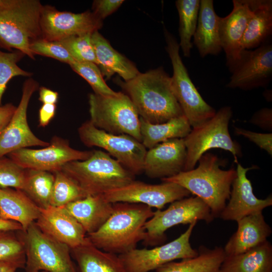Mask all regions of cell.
Returning <instances> with one entry per match:
<instances>
[{
	"instance_id": "6da1fadb",
	"label": "cell",
	"mask_w": 272,
	"mask_h": 272,
	"mask_svg": "<svg viewBox=\"0 0 272 272\" xmlns=\"http://www.w3.org/2000/svg\"><path fill=\"white\" fill-rule=\"evenodd\" d=\"M114 82L130 99L140 118L152 124L164 123L183 115L173 93L171 77L163 67L140 73L127 81Z\"/></svg>"
},
{
	"instance_id": "7a4b0ae2",
	"label": "cell",
	"mask_w": 272,
	"mask_h": 272,
	"mask_svg": "<svg viewBox=\"0 0 272 272\" xmlns=\"http://www.w3.org/2000/svg\"><path fill=\"white\" fill-rule=\"evenodd\" d=\"M113 210L97 231L87 235L97 248L116 255L136 248L146 236L145 225L154 215L152 208L141 203H113Z\"/></svg>"
},
{
	"instance_id": "3957f363",
	"label": "cell",
	"mask_w": 272,
	"mask_h": 272,
	"mask_svg": "<svg viewBox=\"0 0 272 272\" xmlns=\"http://www.w3.org/2000/svg\"><path fill=\"white\" fill-rule=\"evenodd\" d=\"M198 165L182 171L163 182L177 183L201 198L209 207L213 217H219L230 198L232 184L236 177L234 168L225 170L220 166L225 162L215 155L206 153L199 159Z\"/></svg>"
},
{
	"instance_id": "277c9868",
	"label": "cell",
	"mask_w": 272,
	"mask_h": 272,
	"mask_svg": "<svg viewBox=\"0 0 272 272\" xmlns=\"http://www.w3.org/2000/svg\"><path fill=\"white\" fill-rule=\"evenodd\" d=\"M61 170L78 184L87 196L103 194L135 180V175L101 150H93L85 160L65 164Z\"/></svg>"
},
{
	"instance_id": "5b68a950",
	"label": "cell",
	"mask_w": 272,
	"mask_h": 272,
	"mask_svg": "<svg viewBox=\"0 0 272 272\" xmlns=\"http://www.w3.org/2000/svg\"><path fill=\"white\" fill-rule=\"evenodd\" d=\"M43 6L38 0H7L0 8V47L21 51L34 59L30 46L42 38Z\"/></svg>"
},
{
	"instance_id": "8992f818",
	"label": "cell",
	"mask_w": 272,
	"mask_h": 272,
	"mask_svg": "<svg viewBox=\"0 0 272 272\" xmlns=\"http://www.w3.org/2000/svg\"><path fill=\"white\" fill-rule=\"evenodd\" d=\"M90 121L97 128L114 134L130 135L142 142L140 120L129 97L122 92L89 95Z\"/></svg>"
},
{
	"instance_id": "52a82bcc",
	"label": "cell",
	"mask_w": 272,
	"mask_h": 272,
	"mask_svg": "<svg viewBox=\"0 0 272 272\" xmlns=\"http://www.w3.org/2000/svg\"><path fill=\"white\" fill-rule=\"evenodd\" d=\"M232 116L231 107L224 106L200 126L194 128L183 139L186 157L183 171L194 168L200 157L211 149L219 148L230 152L234 162L242 156L240 146L231 138L229 123Z\"/></svg>"
},
{
	"instance_id": "ba28073f",
	"label": "cell",
	"mask_w": 272,
	"mask_h": 272,
	"mask_svg": "<svg viewBox=\"0 0 272 272\" xmlns=\"http://www.w3.org/2000/svg\"><path fill=\"white\" fill-rule=\"evenodd\" d=\"M164 32L166 50L173 67V93L191 127H197L213 117L216 111L203 100L192 83L180 57L179 43L166 28Z\"/></svg>"
},
{
	"instance_id": "9c48e42d",
	"label": "cell",
	"mask_w": 272,
	"mask_h": 272,
	"mask_svg": "<svg viewBox=\"0 0 272 272\" xmlns=\"http://www.w3.org/2000/svg\"><path fill=\"white\" fill-rule=\"evenodd\" d=\"M20 232L25 245L26 272H77L70 248L45 234L35 222Z\"/></svg>"
},
{
	"instance_id": "30bf717a",
	"label": "cell",
	"mask_w": 272,
	"mask_h": 272,
	"mask_svg": "<svg viewBox=\"0 0 272 272\" xmlns=\"http://www.w3.org/2000/svg\"><path fill=\"white\" fill-rule=\"evenodd\" d=\"M82 143L88 147L103 149L134 175L143 172L147 149L142 142L125 134H114L95 127L87 120L78 129Z\"/></svg>"
},
{
	"instance_id": "8fae6325",
	"label": "cell",
	"mask_w": 272,
	"mask_h": 272,
	"mask_svg": "<svg viewBox=\"0 0 272 272\" xmlns=\"http://www.w3.org/2000/svg\"><path fill=\"white\" fill-rule=\"evenodd\" d=\"M214 218L208 205L198 196L183 198L171 203L165 210H157L145 225L146 245L162 243L166 237L165 232L179 224H190L198 220L211 222Z\"/></svg>"
},
{
	"instance_id": "7c38bea8",
	"label": "cell",
	"mask_w": 272,
	"mask_h": 272,
	"mask_svg": "<svg viewBox=\"0 0 272 272\" xmlns=\"http://www.w3.org/2000/svg\"><path fill=\"white\" fill-rule=\"evenodd\" d=\"M197 222L175 240L152 249L135 248L118 255L126 272H149L178 259L197 256L198 251L192 248L190 237Z\"/></svg>"
},
{
	"instance_id": "4fadbf2b",
	"label": "cell",
	"mask_w": 272,
	"mask_h": 272,
	"mask_svg": "<svg viewBox=\"0 0 272 272\" xmlns=\"http://www.w3.org/2000/svg\"><path fill=\"white\" fill-rule=\"evenodd\" d=\"M48 146L38 149H21L8 156L24 169L53 173L61 170L65 164L89 158L93 151H80L73 148L69 140L54 135Z\"/></svg>"
},
{
	"instance_id": "5bb4252c",
	"label": "cell",
	"mask_w": 272,
	"mask_h": 272,
	"mask_svg": "<svg viewBox=\"0 0 272 272\" xmlns=\"http://www.w3.org/2000/svg\"><path fill=\"white\" fill-rule=\"evenodd\" d=\"M229 70L232 75L227 88L244 90L266 88L272 79L271 40L254 50L242 49L239 59Z\"/></svg>"
},
{
	"instance_id": "9a60e30c",
	"label": "cell",
	"mask_w": 272,
	"mask_h": 272,
	"mask_svg": "<svg viewBox=\"0 0 272 272\" xmlns=\"http://www.w3.org/2000/svg\"><path fill=\"white\" fill-rule=\"evenodd\" d=\"M103 26V20L92 12L81 13L59 11L51 6H43L40 19L42 38L59 41L70 37L93 33Z\"/></svg>"
},
{
	"instance_id": "2e32d148",
	"label": "cell",
	"mask_w": 272,
	"mask_h": 272,
	"mask_svg": "<svg viewBox=\"0 0 272 272\" xmlns=\"http://www.w3.org/2000/svg\"><path fill=\"white\" fill-rule=\"evenodd\" d=\"M190 194L186 188L174 182L152 184L134 180L103 195L111 203H141L162 210L166 204L189 197Z\"/></svg>"
},
{
	"instance_id": "e0dca14e",
	"label": "cell",
	"mask_w": 272,
	"mask_h": 272,
	"mask_svg": "<svg viewBox=\"0 0 272 272\" xmlns=\"http://www.w3.org/2000/svg\"><path fill=\"white\" fill-rule=\"evenodd\" d=\"M38 88L39 83L32 78L24 82L19 104L10 122L0 133V157L21 149L49 145V142L41 140L34 134L27 120L29 102Z\"/></svg>"
},
{
	"instance_id": "ac0fdd59",
	"label": "cell",
	"mask_w": 272,
	"mask_h": 272,
	"mask_svg": "<svg viewBox=\"0 0 272 272\" xmlns=\"http://www.w3.org/2000/svg\"><path fill=\"white\" fill-rule=\"evenodd\" d=\"M257 166L244 168L237 164L236 177L231 186L229 202L221 213L219 217L226 221H235L251 215L262 213L264 209L272 205V196L266 198H257L254 194L250 180L247 172Z\"/></svg>"
},
{
	"instance_id": "d6986e66",
	"label": "cell",
	"mask_w": 272,
	"mask_h": 272,
	"mask_svg": "<svg viewBox=\"0 0 272 272\" xmlns=\"http://www.w3.org/2000/svg\"><path fill=\"white\" fill-rule=\"evenodd\" d=\"M232 3V11L227 16L220 18L219 26L221 45L229 69L239 58L242 39L253 15L251 0H233Z\"/></svg>"
},
{
	"instance_id": "ffe728a7",
	"label": "cell",
	"mask_w": 272,
	"mask_h": 272,
	"mask_svg": "<svg viewBox=\"0 0 272 272\" xmlns=\"http://www.w3.org/2000/svg\"><path fill=\"white\" fill-rule=\"evenodd\" d=\"M186 150L183 139H173L147 151L143 172L151 178H165L183 171Z\"/></svg>"
},
{
	"instance_id": "44dd1931",
	"label": "cell",
	"mask_w": 272,
	"mask_h": 272,
	"mask_svg": "<svg viewBox=\"0 0 272 272\" xmlns=\"http://www.w3.org/2000/svg\"><path fill=\"white\" fill-rule=\"evenodd\" d=\"M35 223L45 234L70 249L80 245L86 239L82 226L63 207L50 206L41 209Z\"/></svg>"
},
{
	"instance_id": "7402d4cb",
	"label": "cell",
	"mask_w": 272,
	"mask_h": 272,
	"mask_svg": "<svg viewBox=\"0 0 272 272\" xmlns=\"http://www.w3.org/2000/svg\"><path fill=\"white\" fill-rule=\"evenodd\" d=\"M237 222V231L223 248L226 256L244 253L260 245L272 232L262 213L244 217Z\"/></svg>"
},
{
	"instance_id": "603a6c76",
	"label": "cell",
	"mask_w": 272,
	"mask_h": 272,
	"mask_svg": "<svg viewBox=\"0 0 272 272\" xmlns=\"http://www.w3.org/2000/svg\"><path fill=\"white\" fill-rule=\"evenodd\" d=\"M91 41L95 51L97 65L105 80H109L115 74L127 81L137 76L139 71L135 65L110 45L99 32L91 35Z\"/></svg>"
},
{
	"instance_id": "cb8c5ba5",
	"label": "cell",
	"mask_w": 272,
	"mask_h": 272,
	"mask_svg": "<svg viewBox=\"0 0 272 272\" xmlns=\"http://www.w3.org/2000/svg\"><path fill=\"white\" fill-rule=\"evenodd\" d=\"M40 211L23 190L0 187V219L17 222L25 231L38 218Z\"/></svg>"
},
{
	"instance_id": "d4e9b609",
	"label": "cell",
	"mask_w": 272,
	"mask_h": 272,
	"mask_svg": "<svg viewBox=\"0 0 272 272\" xmlns=\"http://www.w3.org/2000/svg\"><path fill=\"white\" fill-rule=\"evenodd\" d=\"M62 207L81 224L87 235L101 228L113 210V203L103 194L88 195Z\"/></svg>"
},
{
	"instance_id": "484cf974",
	"label": "cell",
	"mask_w": 272,
	"mask_h": 272,
	"mask_svg": "<svg viewBox=\"0 0 272 272\" xmlns=\"http://www.w3.org/2000/svg\"><path fill=\"white\" fill-rule=\"evenodd\" d=\"M213 0H201L197 24L193 35V44L199 55H217L222 50L219 32V20Z\"/></svg>"
},
{
	"instance_id": "4316f807",
	"label": "cell",
	"mask_w": 272,
	"mask_h": 272,
	"mask_svg": "<svg viewBox=\"0 0 272 272\" xmlns=\"http://www.w3.org/2000/svg\"><path fill=\"white\" fill-rule=\"evenodd\" d=\"M77 272H126L118 255L104 251L87 239L71 249Z\"/></svg>"
},
{
	"instance_id": "83f0119b",
	"label": "cell",
	"mask_w": 272,
	"mask_h": 272,
	"mask_svg": "<svg viewBox=\"0 0 272 272\" xmlns=\"http://www.w3.org/2000/svg\"><path fill=\"white\" fill-rule=\"evenodd\" d=\"M218 272H272V246L267 240L236 255L225 256Z\"/></svg>"
},
{
	"instance_id": "f1b7e54d",
	"label": "cell",
	"mask_w": 272,
	"mask_h": 272,
	"mask_svg": "<svg viewBox=\"0 0 272 272\" xmlns=\"http://www.w3.org/2000/svg\"><path fill=\"white\" fill-rule=\"evenodd\" d=\"M253 15L241 41V49H255L270 40L272 34V1L251 0Z\"/></svg>"
},
{
	"instance_id": "f546056e",
	"label": "cell",
	"mask_w": 272,
	"mask_h": 272,
	"mask_svg": "<svg viewBox=\"0 0 272 272\" xmlns=\"http://www.w3.org/2000/svg\"><path fill=\"white\" fill-rule=\"evenodd\" d=\"M140 120L142 143L148 149L169 140L184 139L192 129L184 115L159 124L149 123L140 117Z\"/></svg>"
},
{
	"instance_id": "4dcf8cb0",
	"label": "cell",
	"mask_w": 272,
	"mask_h": 272,
	"mask_svg": "<svg viewBox=\"0 0 272 272\" xmlns=\"http://www.w3.org/2000/svg\"><path fill=\"white\" fill-rule=\"evenodd\" d=\"M198 255L179 262H168L156 269L157 272H218L226 256L221 247L209 249L199 247Z\"/></svg>"
},
{
	"instance_id": "1f68e13d",
	"label": "cell",
	"mask_w": 272,
	"mask_h": 272,
	"mask_svg": "<svg viewBox=\"0 0 272 272\" xmlns=\"http://www.w3.org/2000/svg\"><path fill=\"white\" fill-rule=\"evenodd\" d=\"M175 4L179 19V47L183 56L189 57L193 45L191 39L197 24L200 1L177 0Z\"/></svg>"
},
{
	"instance_id": "d6a6232c",
	"label": "cell",
	"mask_w": 272,
	"mask_h": 272,
	"mask_svg": "<svg viewBox=\"0 0 272 272\" xmlns=\"http://www.w3.org/2000/svg\"><path fill=\"white\" fill-rule=\"evenodd\" d=\"M54 181L53 173L26 169V176L23 190L40 209L50 206Z\"/></svg>"
},
{
	"instance_id": "836d02e7",
	"label": "cell",
	"mask_w": 272,
	"mask_h": 272,
	"mask_svg": "<svg viewBox=\"0 0 272 272\" xmlns=\"http://www.w3.org/2000/svg\"><path fill=\"white\" fill-rule=\"evenodd\" d=\"M53 173L54 181L50 199L51 206L62 207L87 196L78 184L61 170Z\"/></svg>"
},
{
	"instance_id": "e575fe53",
	"label": "cell",
	"mask_w": 272,
	"mask_h": 272,
	"mask_svg": "<svg viewBox=\"0 0 272 272\" xmlns=\"http://www.w3.org/2000/svg\"><path fill=\"white\" fill-rule=\"evenodd\" d=\"M25 55L18 50L6 52L0 50V106L9 82L16 76L30 77L32 75L17 64Z\"/></svg>"
},
{
	"instance_id": "d590c367",
	"label": "cell",
	"mask_w": 272,
	"mask_h": 272,
	"mask_svg": "<svg viewBox=\"0 0 272 272\" xmlns=\"http://www.w3.org/2000/svg\"><path fill=\"white\" fill-rule=\"evenodd\" d=\"M20 231L0 230V261L26 262L25 245Z\"/></svg>"
},
{
	"instance_id": "8d00e7d4",
	"label": "cell",
	"mask_w": 272,
	"mask_h": 272,
	"mask_svg": "<svg viewBox=\"0 0 272 272\" xmlns=\"http://www.w3.org/2000/svg\"><path fill=\"white\" fill-rule=\"evenodd\" d=\"M68 37L58 41L77 62H91L97 64L95 51L91 41V35Z\"/></svg>"
},
{
	"instance_id": "74e56055",
	"label": "cell",
	"mask_w": 272,
	"mask_h": 272,
	"mask_svg": "<svg viewBox=\"0 0 272 272\" xmlns=\"http://www.w3.org/2000/svg\"><path fill=\"white\" fill-rule=\"evenodd\" d=\"M70 66L91 86L94 93L112 95L116 93L106 84L98 65L91 62L75 61Z\"/></svg>"
},
{
	"instance_id": "f35d334b",
	"label": "cell",
	"mask_w": 272,
	"mask_h": 272,
	"mask_svg": "<svg viewBox=\"0 0 272 272\" xmlns=\"http://www.w3.org/2000/svg\"><path fill=\"white\" fill-rule=\"evenodd\" d=\"M26 176V169L17 165L9 157H0V187L22 190Z\"/></svg>"
},
{
	"instance_id": "ab89813d",
	"label": "cell",
	"mask_w": 272,
	"mask_h": 272,
	"mask_svg": "<svg viewBox=\"0 0 272 272\" xmlns=\"http://www.w3.org/2000/svg\"><path fill=\"white\" fill-rule=\"evenodd\" d=\"M30 49L34 55L51 57L69 65L76 61L58 41H48L41 38L33 41Z\"/></svg>"
},
{
	"instance_id": "60d3db41",
	"label": "cell",
	"mask_w": 272,
	"mask_h": 272,
	"mask_svg": "<svg viewBox=\"0 0 272 272\" xmlns=\"http://www.w3.org/2000/svg\"><path fill=\"white\" fill-rule=\"evenodd\" d=\"M234 132L237 135H242L256 144L260 149L265 151L270 156L272 155V133H259L234 127Z\"/></svg>"
},
{
	"instance_id": "b9f144b4",
	"label": "cell",
	"mask_w": 272,
	"mask_h": 272,
	"mask_svg": "<svg viewBox=\"0 0 272 272\" xmlns=\"http://www.w3.org/2000/svg\"><path fill=\"white\" fill-rule=\"evenodd\" d=\"M123 2V0H95L92 5V12L103 20L115 12Z\"/></svg>"
},
{
	"instance_id": "7bdbcfd3",
	"label": "cell",
	"mask_w": 272,
	"mask_h": 272,
	"mask_svg": "<svg viewBox=\"0 0 272 272\" xmlns=\"http://www.w3.org/2000/svg\"><path fill=\"white\" fill-rule=\"evenodd\" d=\"M264 130H272V109L263 107L255 112L249 121Z\"/></svg>"
},
{
	"instance_id": "ee69618b",
	"label": "cell",
	"mask_w": 272,
	"mask_h": 272,
	"mask_svg": "<svg viewBox=\"0 0 272 272\" xmlns=\"http://www.w3.org/2000/svg\"><path fill=\"white\" fill-rule=\"evenodd\" d=\"M56 104H43L39 110V126L45 127L47 126L55 116Z\"/></svg>"
},
{
	"instance_id": "f6af8a7d",
	"label": "cell",
	"mask_w": 272,
	"mask_h": 272,
	"mask_svg": "<svg viewBox=\"0 0 272 272\" xmlns=\"http://www.w3.org/2000/svg\"><path fill=\"white\" fill-rule=\"evenodd\" d=\"M17 106L8 103L0 106V133L12 119Z\"/></svg>"
},
{
	"instance_id": "bcb514c9",
	"label": "cell",
	"mask_w": 272,
	"mask_h": 272,
	"mask_svg": "<svg viewBox=\"0 0 272 272\" xmlns=\"http://www.w3.org/2000/svg\"><path fill=\"white\" fill-rule=\"evenodd\" d=\"M39 100L43 104H56L58 99V93L45 87L39 89Z\"/></svg>"
},
{
	"instance_id": "7dc6e473",
	"label": "cell",
	"mask_w": 272,
	"mask_h": 272,
	"mask_svg": "<svg viewBox=\"0 0 272 272\" xmlns=\"http://www.w3.org/2000/svg\"><path fill=\"white\" fill-rule=\"evenodd\" d=\"M25 263L0 261V272H15L18 268H25Z\"/></svg>"
},
{
	"instance_id": "c3c4849f",
	"label": "cell",
	"mask_w": 272,
	"mask_h": 272,
	"mask_svg": "<svg viewBox=\"0 0 272 272\" xmlns=\"http://www.w3.org/2000/svg\"><path fill=\"white\" fill-rule=\"evenodd\" d=\"M0 230L19 231L22 230V226L18 223L0 219Z\"/></svg>"
},
{
	"instance_id": "681fc988",
	"label": "cell",
	"mask_w": 272,
	"mask_h": 272,
	"mask_svg": "<svg viewBox=\"0 0 272 272\" xmlns=\"http://www.w3.org/2000/svg\"><path fill=\"white\" fill-rule=\"evenodd\" d=\"M7 0H0V8L3 6L7 2Z\"/></svg>"
},
{
	"instance_id": "f907efd6",
	"label": "cell",
	"mask_w": 272,
	"mask_h": 272,
	"mask_svg": "<svg viewBox=\"0 0 272 272\" xmlns=\"http://www.w3.org/2000/svg\"><path fill=\"white\" fill-rule=\"evenodd\" d=\"M37 272H48V271H37Z\"/></svg>"
}]
</instances>
